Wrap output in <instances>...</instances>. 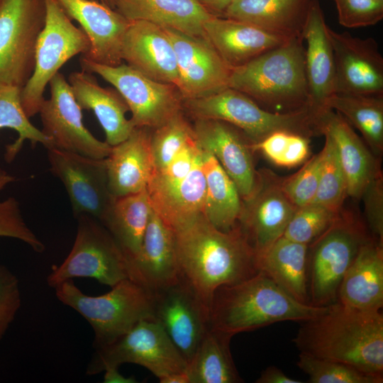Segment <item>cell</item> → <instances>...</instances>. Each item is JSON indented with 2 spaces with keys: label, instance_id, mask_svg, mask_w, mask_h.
Listing matches in <instances>:
<instances>
[{
  "label": "cell",
  "instance_id": "1",
  "mask_svg": "<svg viewBox=\"0 0 383 383\" xmlns=\"http://www.w3.org/2000/svg\"><path fill=\"white\" fill-rule=\"evenodd\" d=\"M174 231L179 277L209 311L218 287L259 272L254 250L238 223L223 231L201 213Z\"/></svg>",
  "mask_w": 383,
  "mask_h": 383
},
{
  "label": "cell",
  "instance_id": "2",
  "mask_svg": "<svg viewBox=\"0 0 383 383\" xmlns=\"http://www.w3.org/2000/svg\"><path fill=\"white\" fill-rule=\"evenodd\" d=\"M292 341L299 353L383 377L382 311H359L335 301L303 321Z\"/></svg>",
  "mask_w": 383,
  "mask_h": 383
},
{
  "label": "cell",
  "instance_id": "3",
  "mask_svg": "<svg viewBox=\"0 0 383 383\" xmlns=\"http://www.w3.org/2000/svg\"><path fill=\"white\" fill-rule=\"evenodd\" d=\"M327 308L297 301L270 277L259 271L243 281L218 287L212 297L210 327L237 333L277 322L313 318Z\"/></svg>",
  "mask_w": 383,
  "mask_h": 383
},
{
  "label": "cell",
  "instance_id": "4",
  "mask_svg": "<svg viewBox=\"0 0 383 383\" xmlns=\"http://www.w3.org/2000/svg\"><path fill=\"white\" fill-rule=\"evenodd\" d=\"M303 43L302 37L289 39L232 69L228 87L272 112L290 113L309 108Z\"/></svg>",
  "mask_w": 383,
  "mask_h": 383
},
{
  "label": "cell",
  "instance_id": "5",
  "mask_svg": "<svg viewBox=\"0 0 383 383\" xmlns=\"http://www.w3.org/2000/svg\"><path fill=\"white\" fill-rule=\"evenodd\" d=\"M204 150L195 135L153 165L147 187L152 209L173 230L203 213L206 179Z\"/></svg>",
  "mask_w": 383,
  "mask_h": 383
},
{
  "label": "cell",
  "instance_id": "6",
  "mask_svg": "<svg viewBox=\"0 0 383 383\" xmlns=\"http://www.w3.org/2000/svg\"><path fill=\"white\" fill-rule=\"evenodd\" d=\"M55 289L60 301L89 323L94 333V348L111 343L143 320L153 319L152 293L128 278L96 296L84 294L72 279Z\"/></svg>",
  "mask_w": 383,
  "mask_h": 383
},
{
  "label": "cell",
  "instance_id": "7",
  "mask_svg": "<svg viewBox=\"0 0 383 383\" xmlns=\"http://www.w3.org/2000/svg\"><path fill=\"white\" fill-rule=\"evenodd\" d=\"M183 111L193 119H214L240 129L253 143L276 131L311 138L319 135L316 114L309 108L290 113L267 111L231 87L206 96L184 100Z\"/></svg>",
  "mask_w": 383,
  "mask_h": 383
},
{
  "label": "cell",
  "instance_id": "8",
  "mask_svg": "<svg viewBox=\"0 0 383 383\" xmlns=\"http://www.w3.org/2000/svg\"><path fill=\"white\" fill-rule=\"evenodd\" d=\"M370 237L364 222L342 210L332 225L309 245L307 274L310 305L326 306L337 301L343 276L361 246Z\"/></svg>",
  "mask_w": 383,
  "mask_h": 383
},
{
  "label": "cell",
  "instance_id": "9",
  "mask_svg": "<svg viewBox=\"0 0 383 383\" xmlns=\"http://www.w3.org/2000/svg\"><path fill=\"white\" fill-rule=\"evenodd\" d=\"M76 238L67 257L54 266L47 277L55 288L75 277H90L113 287L129 279L128 261L125 252L106 228L96 218L80 214Z\"/></svg>",
  "mask_w": 383,
  "mask_h": 383
},
{
  "label": "cell",
  "instance_id": "10",
  "mask_svg": "<svg viewBox=\"0 0 383 383\" xmlns=\"http://www.w3.org/2000/svg\"><path fill=\"white\" fill-rule=\"evenodd\" d=\"M46 20L35 47L33 73L21 90V101L30 118L39 113L45 87L61 67L74 56L84 55L90 42L67 16L57 0H46Z\"/></svg>",
  "mask_w": 383,
  "mask_h": 383
},
{
  "label": "cell",
  "instance_id": "11",
  "mask_svg": "<svg viewBox=\"0 0 383 383\" xmlns=\"http://www.w3.org/2000/svg\"><path fill=\"white\" fill-rule=\"evenodd\" d=\"M46 0H0V86L22 88L35 65Z\"/></svg>",
  "mask_w": 383,
  "mask_h": 383
},
{
  "label": "cell",
  "instance_id": "12",
  "mask_svg": "<svg viewBox=\"0 0 383 383\" xmlns=\"http://www.w3.org/2000/svg\"><path fill=\"white\" fill-rule=\"evenodd\" d=\"M124 363L141 365L158 379L187 371L188 367L186 360L154 319L143 320L111 343L95 348L86 374L94 375Z\"/></svg>",
  "mask_w": 383,
  "mask_h": 383
},
{
  "label": "cell",
  "instance_id": "13",
  "mask_svg": "<svg viewBox=\"0 0 383 383\" xmlns=\"http://www.w3.org/2000/svg\"><path fill=\"white\" fill-rule=\"evenodd\" d=\"M79 62L82 70L99 74L121 94L134 127L153 129L183 111V98L174 84L153 80L127 64L107 66L82 57Z\"/></svg>",
  "mask_w": 383,
  "mask_h": 383
},
{
  "label": "cell",
  "instance_id": "14",
  "mask_svg": "<svg viewBox=\"0 0 383 383\" xmlns=\"http://www.w3.org/2000/svg\"><path fill=\"white\" fill-rule=\"evenodd\" d=\"M50 97L43 102L39 113L42 132L52 148L97 159L109 155L111 146L95 138L83 123L82 109L69 82L60 72L49 82Z\"/></svg>",
  "mask_w": 383,
  "mask_h": 383
},
{
  "label": "cell",
  "instance_id": "15",
  "mask_svg": "<svg viewBox=\"0 0 383 383\" xmlns=\"http://www.w3.org/2000/svg\"><path fill=\"white\" fill-rule=\"evenodd\" d=\"M47 150L50 171L63 183L74 215L88 214L101 222L115 199L109 189L106 158L55 148Z\"/></svg>",
  "mask_w": 383,
  "mask_h": 383
},
{
  "label": "cell",
  "instance_id": "16",
  "mask_svg": "<svg viewBox=\"0 0 383 383\" xmlns=\"http://www.w3.org/2000/svg\"><path fill=\"white\" fill-rule=\"evenodd\" d=\"M152 294L153 319L189 364L210 328L209 310L180 277Z\"/></svg>",
  "mask_w": 383,
  "mask_h": 383
},
{
  "label": "cell",
  "instance_id": "17",
  "mask_svg": "<svg viewBox=\"0 0 383 383\" xmlns=\"http://www.w3.org/2000/svg\"><path fill=\"white\" fill-rule=\"evenodd\" d=\"M259 182L253 194L242 201L238 225L255 257L281 238L297 209L282 187V177L272 171H259Z\"/></svg>",
  "mask_w": 383,
  "mask_h": 383
},
{
  "label": "cell",
  "instance_id": "18",
  "mask_svg": "<svg viewBox=\"0 0 383 383\" xmlns=\"http://www.w3.org/2000/svg\"><path fill=\"white\" fill-rule=\"evenodd\" d=\"M173 45L184 100L211 95L228 87L232 69L205 36L163 28Z\"/></svg>",
  "mask_w": 383,
  "mask_h": 383
},
{
  "label": "cell",
  "instance_id": "19",
  "mask_svg": "<svg viewBox=\"0 0 383 383\" xmlns=\"http://www.w3.org/2000/svg\"><path fill=\"white\" fill-rule=\"evenodd\" d=\"M335 68V94L383 96V57L376 40L328 27Z\"/></svg>",
  "mask_w": 383,
  "mask_h": 383
},
{
  "label": "cell",
  "instance_id": "20",
  "mask_svg": "<svg viewBox=\"0 0 383 383\" xmlns=\"http://www.w3.org/2000/svg\"><path fill=\"white\" fill-rule=\"evenodd\" d=\"M194 135L201 148L211 153L235 184L242 201L248 199L259 182L253 160L252 142L226 122L194 119Z\"/></svg>",
  "mask_w": 383,
  "mask_h": 383
},
{
  "label": "cell",
  "instance_id": "21",
  "mask_svg": "<svg viewBox=\"0 0 383 383\" xmlns=\"http://www.w3.org/2000/svg\"><path fill=\"white\" fill-rule=\"evenodd\" d=\"M57 1L67 16L79 23L89 40V50L81 57L107 66L122 63V42L131 21L96 0Z\"/></svg>",
  "mask_w": 383,
  "mask_h": 383
},
{
  "label": "cell",
  "instance_id": "22",
  "mask_svg": "<svg viewBox=\"0 0 383 383\" xmlns=\"http://www.w3.org/2000/svg\"><path fill=\"white\" fill-rule=\"evenodd\" d=\"M128 270L129 279L151 293L179 279L174 231L153 209Z\"/></svg>",
  "mask_w": 383,
  "mask_h": 383
},
{
  "label": "cell",
  "instance_id": "23",
  "mask_svg": "<svg viewBox=\"0 0 383 383\" xmlns=\"http://www.w3.org/2000/svg\"><path fill=\"white\" fill-rule=\"evenodd\" d=\"M121 59L153 80L179 87L175 52L160 26L145 21H131L122 42Z\"/></svg>",
  "mask_w": 383,
  "mask_h": 383
},
{
  "label": "cell",
  "instance_id": "24",
  "mask_svg": "<svg viewBox=\"0 0 383 383\" xmlns=\"http://www.w3.org/2000/svg\"><path fill=\"white\" fill-rule=\"evenodd\" d=\"M328 26L318 0H311L302 38L305 48V70L309 92V106L316 114L326 109L335 94V68Z\"/></svg>",
  "mask_w": 383,
  "mask_h": 383
},
{
  "label": "cell",
  "instance_id": "25",
  "mask_svg": "<svg viewBox=\"0 0 383 383\" xmlns=\"http://www.w3.org/2000/svg\"><path fill=\"white\" fill-rule=\"evenodd\" d=\"M317 126L320 135H328L335 146L348 196L360 199L370 182L382 172L379 158L338 112L330 109L322 111L317 116Z\"/></svg>",
  "mask_w": 383,
  "mask_h": 383
},
{
  "label": "cell",
  "instance_id": "26",
  "mask_svg": "<svg viewBox=\"0 0 383 383\" xmlns=\"http://www.w3.org/2000/svg\"><path fill=\"white\" fill-rule=\"evenodd\" d=\"M151 131L134 127L126 139L111 146L106 162L109 189L114 198L147 189L153 172Z\"/></svg>",
  "mask_w": 383,
  "mask_h": 383
},
{
  "label": "cell",
  "instance_id": "27",
  "mask_svg": "<svg viewBox=\"0 0 383 383\" xmlns=\"http://www.w3.org/2000/svg\"><path fill=\"white\" fill-rule=\"evenodd\" d=\"M203 27L205 37L231 69L246 64L289 40L249 23L216 16L206 20Z\"/></svg>",
  "mask_w": 383,
  "mask_h": 383
},
{
  "label": "cell",
  "instance_id": "28",
  "mask_svg": "<svg viewBox=\"0 0 383 383\" xmlns=\"http://www.w3.org/2000/svg\"><path fill=\"white\" fill-rule=\"evenodd\" d=\"M363 311L383 306V245L370 237L360 248L340 284L337 301Z\"/></svg>",
  "mask_w": 383,
  "mask_h": 383
},
{
  "label": "cell",
  "instance_id": "29",
  "mask_svg": "<svg viewBox=\"0 0 383 383\" xmlns=\"http://www.w3.org/2000/svg\"><path fill=\"white\" fill-rule=\"evenodd\" d=\"M68 82L80 108L95 114L105 133V142L113 146L128 137L134 128L126 117L129 108L115 88L102 87L91 73L84 70L70 73Z\"/></svg>",
  "mask_w": 383,
  "mask_h": 383
},
{
  "label": "cell",
  "instance_id": "30",
  "mask_svg": "<svg viewBox=\"0 0 383 383\" xmlns=\"http://www.w3.org/2000/svg\"><path fill=\"white\" fill-rule=\"evenodd\" d=\"M311 0H236L221 17L245 21L287 39L302 37Z\"/></svg>",
  "mask_w": 383,
  "mask_h": 383
},
{
  "label": "cell",
  "instance_id": "31",
  "mask_svg": "<svg viewBox=\"0 0 383 383\" xmlns=\"http://www.w3.org/2000/svg\"><path fill=\"white\" fill-rule=\"evenodd\" d=\"M113 9L129 21H145L205 36L204 23L212 16L196 0H114Z\"/></svg>",
  "mask_w": 383,
  "mask_h": 383
},
{
  "label": "cell",
  "instance_id": "32",
  "mask_svg": "<svg viewBox=\"0 0 383 383\" xmlns=\"http://www.w3.org/2000/svg\"><path fill=\"white\" fill-rule=\"evenodd\" d=\"M308 245L283 236L256 257L257 265L297 301L309 304L308 293Z\"/></svg>",
  "mask_w": 383,
  "mask_h": 383
},
{
  "label": "cell",
  "instance_id": "33",
  "mask_svg": "<svg viewBox=\"0 0 383 383\" xmlns=\"http://www.w3.org/2000/svg\"><path fill=\"white\" fill-rule=\"evenodd\" d=\"M152 204L147 189L115 198L101 223L119 244L128 260L138 252Z\"/></svg>",
  "mask_w": 383,
  "mask_h": 383
},
{
  "label": "cell",
  "instance_id": "34",
  "mask_svg": "<svg viewBox=\"0 0 383 383\" xmlns=\"http://www.w3.org/2000/svg\"><path fill=\"white\" fill-rule=\"evenodd\" d=\"M203 157L206 179L203 214L214 227L228 231L238 223L242 199L235 184L216 159L205 150Z\"/></svg>",
  "mask_w": 383,
  "mask_h": 383
},
{
  "label": "cell",
  "instance_id": "35",
  "mask_svg": "<svg viewBox=\"0 0 383 383\" xmlns=\"http://www.w3.org/2000/svg\"><path fill=\"white\" fill-rule=\"evenodd\" d=\"M233 335L209 328L188 364L190 383H240L230 349Z\"/></svg>",
  "mask_w": 383,
  "mask_h": 383
},
{
  "label": "cell",
  "instance_id": "36",
  "mask_svg": "<svg viewBox=\"0 0 383 383\" xmlns=\"http://www.w3.org/2000/svg\"><path fill=\"white\" fill-rule=\"evenodd\" d=\"M326 109L340 113L357 129L378 158L383 152V96L333 94Z\"/></svg>",
  "mask_w": 383,
  "mask_h": 383
},
{
  "label": "cell",
  "instance_id": "37",
  "mask_svg": "<svg viewBox=\"0 0 383 383\" xmlns=\"http://www.w3.org/2000/svg\"><path fill=\"white\" fill-rule=\"evenodd\" d=\"M21 90L15 86H0V129L11 128L18 135L13 143L6 146L4 157L7 162L14 160L25 140H29L33 146L40 143L47 149L53 147L50 139L34 126L26 116L21 104Z\"/></svg>",
  "mask_w": 383,
  "mask_h": 383
},
{
  "label": "cell",
  "instance_id": "38",
  "mask_svg": "<svg viewBox=\"0 0 383 383\" xmlns=\"http://www.w3.org/2000/svg\"><path fill=\"white\" fill-rule=\"evenodd\" d=\"M325 136L322 151V164L319 183L312 203L340 213L348 196L345 176L342 168L335 146L331 138Z\"/></svg>",
  "mask_w": 383,
  "mask_h": 383
},
{
  "label": "cell",
  "instance_id": "39",
  "mask_svg": "<svg viewBox=\"0 0 383 383\" xmlns=\"http://www.w3.org/2000/svg\"><path fill=\"white\" fill-rule=\"evenodd\" d=\"M299 368L311 383H382L383 377L361 372L348 365L299 353Z\"/></svg>",
  "mask_w": 383,
  "mask_h": 383
},
{
  "label": "cell",
  "instance_id": "40",
  "mask_svg": "<svg viewBox=\"0 0 383 383\" xmlns=\"http://www.w3.org/2000/svg\"><path fill=\"white\" fill-rule=\"evenodd\" d=\"M255 152H260L277 166L296 167L308 157L309 150L300 135L287 131L274 132L260 141L252 143Z\"/></svg>",
  "mask_w": 383,
  "mask_h": 383
},
{
  "label": "cell",
  "instance_id": "41",
  "mask_svg": "<svg viewBox=\"0 0 383 383\" xmlns=\"http://www.w3.org/2000/svg\"><path fill=\"white\" fill-rule=\"evenodd\" d=\"M340 212L336 213L316 203L298 207L282 236L309 245L332 225Z\"/></svg>",
  "mask_w": 383,
  "mask_h": 383
},
{
  "label": "cell",
  "instance_id": "42",
  "mask_svg": "<svg viewBox=\"0 0 383 383\" xmlns=\"http://www.w3.org/2000/svg\"><path fill=\"white\" fill-rule=\"evenodd\" d=\"M301 168L294 174L282 178V187L296 207L313 201L319 183L322 164V151L308 158Z\"/></svg>",
  "mask_w": 383,
  "mask_h": 383
},
{
  "label": "cell",
  "instance_id": "43",
  "mask_svg": "<svg viewBox=\"0 0 383 383\" xmlns=\"http://www.w3.org/2000/svg\"><path fill=\"white\" fill-rule=\"evenodd\" d=\"M339 23L348 28L374 26L383 18V1L333 0Z\"/></svg>",
  "mask_w": 383,
  "mask_h": 383
},
{
  "label": "cell",
  "instance_id": "44",
  "mask_svg": "<svg viewBox=\"0 0 383 383\" xmlns=\"http://www.w3.org/2000/svg\"><path fill=\"white\" fill-rule=\"evenodd\" d=\"M0 236L21 240L37 252L45 250L43 243L25 223L19 204L13 197L0 201Z\"/></svg>",
  "mask_w": 383,
  "mask_h": 383
},
{
  "label": "cell",
  "instance_id": "45",
  "mask_svg": "<svg viewBox=\"0 0 383 383\" xmlns=\"http://www.w3.org/2000/svg\"><path fill=\"white\" fill-rule=\"evenodd\" d=\"M364 201L365 225L375 240L383 245V178L379 172L367 185L361 199Z\"/></svg>",
  "mask_w": 383,
  "mask_h": 383
},
{
  "label": "cell",
  "instance_id": "46",
  "mask_svg": "<svg viewBox=\"0 0 383 383\" xmlns=\"http://www.w3.org/2000/svg\"><path fill=\"white\" fill-rule=\"evenodd\" d=\"M21 306L18 280L7 267L0 265V340Z\"/></svg>",
  "mask_w": 383,
  "mask_h": 383
},
{
  "label": "cell",
  "instance_id": "47",
  "mask_svg": "<svg viewBox=\"0 0 383 383\" xmlns=\"http://www.w3.org/2000/svg\"><path fill=\"white\" fill-rule=\"evenodd\" d=\"M256 383H302V381L290 377L275 366H269L255 380Z\"/></svg>",
  "mask_w": 383,
  "mask_h": 383
},
{
  "label": "cell",
  "instance_id": "48",
  "mask_svg": "<svg viewBox=\"0 0 383 383\" xmlns=\"http://www.w3.org/2000/svg\"><path fill=\"white\" fill-rule=\"evenodd\" d=\"M211 14L221 16L226 8L236 0H196Z\"/></svg>",
  "mask_w": 383,
  "mask_h": 383
},
{
  "label": "cell",
  "instance_id": "49",
  "mask_svg": "<svg viewBox=\"0 0 383 383\" xmlns=\"http://www.w3.org/2000/svg\"><path fill=\"white\" fill-rule=\"evenodd\" d=\"M104 383H136L138 381L134 377H125L121 374L117 367H111L104 371Z\"/></svg>",
  "mask_w": 383,
  "mask_h": 383
},
{
  "label": "cell",
  "instance_id": "50",
  "mask_svg": "<svg viewBox=\"0 0 383 383\" xmlns=\"http://www.w3.org/2000/svg\"><path fill=\"white\" fill-rule=\"evenodd\" d=\"M161 383H190L187 371L174 372L159 379Z\"/></svg>",
  "mask_w": 383,
  "mask_h": 383
},
{
  "label": "cell",
  "instance_id": "51",
  "mask_svg": "<svg viewBox=\"0 0 383 383\" xmlns=\"http://www.w3.org/2000/svg\"><path fill=\"white\" fill-rule=\"evenodd\" d=\"M14 177L8 174L5 170L0 169V190L6 184L14 181Z\"/></svg>",
  "mask_w": 383,
  "mask_h": 383
},
{
  "label": "cell",
  "instance_id": "52",
  "mask_svg": "<svg viewBox=\"0 0 383 383\" xmlns=\"http://www.w3.org/2000/svg\"><path fill=\"white\" fill-rule=\"evenodd\" d=\"M96 1H99V2H101V3L104 4H106L108 6L113 9V1L114 0H96Z\"/></svg>",
  "mask_w": 383,
  "mask_h": 383
},
{
  "label": "cell",
  "instance_id": "53",
  "mask_svg": "<svg viewBox=\"0 0 383 383\" xmlns=\"http://www.w3.org/2000/svg\"><path fill=\"white\" fill-rule=\"evenodd\" d=\"M381 1H383V0H381Z\"/></svg>",
  "mask_w": 383,
  "mask_h": 383
}]
</instances>
